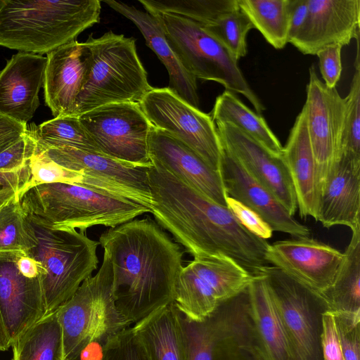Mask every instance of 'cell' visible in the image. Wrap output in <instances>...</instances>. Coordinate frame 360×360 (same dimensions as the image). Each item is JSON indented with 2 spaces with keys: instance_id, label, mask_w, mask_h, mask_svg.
Instances as JSON below:
<instances>
[{
  "instance_id": "39",
  "label": "cell",
  "mask_w": 360,
  "mask_h": 360,
  "mask_svg": "<svg viewBox=\"0 0 360 360\" xmlns=\"http://www.w3.org/2000/svg\"><path fill=\"white\" fill-rule=\"evenodd\" d=\"M94 360H147L131 326L111 338Z\"/></svg>"
},
{
  "instance_id": "46",
  "label": "cell",
  "mask_w": 360,
  "mask_h": 360,
  "mask_svg": "<svg viewBox=\"0 0 360 360\" xmlns=\"http://www.w3.org/2000/svg\"><path fill=\"white\" fill-rule=\"evenodd\" d=\"M27 130V124L0 114V153L18 141Z\"/></svg>"
},
{
  "instance_id": "49",
  "label": "cell",
  "mask_w": 360,
  "mask_h": 360,
  "mask_svg": "<svg viewBox=\"0 0 360 360\" xmlns=\"http://www.w3.org/2000/svg\"><path fill=\"white\" fill-rule=\"evenodd\" d=\"M10 347L11 344L0 314V351H6Z\"/></svg>"
},
{
  "instance_id": "45",
  "label": "cell",
  "mask_w": 360,
  "mask_h": 360,
  "mask_svg": "<svg viewBox=\"0 0 360 360\" xmlns=\"http://www.w3.org/2000/svg\"><path fill=\"white\" fill-rule=\"evenodd\" d=\"M322 350L323 360H344L333 313L323 316Z\"/></svg>"
},
{
  "instance_id": "5",
  "label": "cell",
  "mask_w": 360,
  "mask_h": 360,
  "mask_svg": "<svg viewBox=\"0 0 360 360\" xmlns=\"http://www.w3.org/2000/svg\"><path fill=\"white\" fill-rule=\"evenodd\" d=\"M181 324L187 360H271L257 323L249 285L200 321L181 315Z\"/></svg>"
},
{
  "instance_id": "15",
  "label": "cell",
  "mask_w": 360,
  "mask_h": 360,
  "mask_svg": "<svg viewBox=\"0 0 360 360\" xmlns=\"http://www.w3.org/2000/svg\"><path fill=\"white\" fill-rule=\"evenodd\" d=\"M38 152H43L60 166L81 174L82 186L132 201L150 210L152 198L147 175L149 167L69 147Z\"/></svg>"
},
{
  "instance_id": "22",
  "label": "cell",
  "mask_w": 360,
  "mask_h": 360,
  "mask_svg": "<svg viewBox=\"0 0 360 360\" xmlns=\"http://www.w3.org/2000/svg\"><path fill=\"white\" fill-rule=\"evenodd\" d=\"M220 174L227 196L257 213L273 231L285 233L296 238L309 236V229L291 216L278 200L224 148Z\"/></svg>"
},
{
  "instance_id": "27",
  "label": "cell",
  "mask_w": 360,
  "mask_h": 360,
  "mask_svg": "<svg viewBox=\"0 0 360 360\" xmlns=\"http://www.w3.org/2000/svg\"><path fill=\"white\" fill-rule=\"evenodd\" d=\"M131 328L147 360H187L181 315L174 303L152 312Z\"/></svg>"
},
{
  "instance_id": "38",
  "label": "cell",
  "mask_w": 360,
  "mask_h": 360,
  "mask_svg": "<svg viewBox=\"0 0 360 360\" xmlns=\"http://www.w3.org/2000/svg\"><path fill=\"white\" fill-rule=\"evenodd\" d=\"M30 178L22 195L32 187L41 184L60 183L82 185V176L81 174L56 163L43 152L37 151L32 156L30 162Z\"/></svg>"
},
{
  "instance_id": "18",
  "label": "cell",
  "mask_w": 360,
  "mask_h": 360,
  "mask_svg": "<svg viewBox=\"0 0 360 360\" xmlns=\"http://www.w3.org/2000/svg\"><path fill=\"white\" fill-rule=\"evenodd\" d=\"M19 252H0V314L11 347L46 315L41 275L28 278L20 273Z\"/></svg>"
},
{
  "instance_id": "34",
  "label": "cell",
  "mask_w": 360,
  "mask_h": 360,
  "mask_svg": "<svg viewBox=\"0 0 360 360\" xmlns=\"http://www.w3.org/2000/svg\"><path fill=\"white\" fill-rule=\"evenodd\" d=\"M148 13L174 14L202 26L239 9L238 0H139Z\"/></svg>"
},
{
  "instance_id": "30",
  "label": "cell",
  "mask_w": 360,
  "mask_h": 360,
  "mask_svg": "<svg viewBox=\"0 0 360 360\" xmlns=\"http://www.w3.org/2000/svg\"><path fill=\"white\" fill-rule=\"evenodd\" d=\"M11 347L12 360H65L62 329L56 311L37 321Z\"/></svg>"
},
{
  "instance_id": "25",
  "label": "cell",
  "mask_w": 360,
  "mask_h": 360,
  "mask_svg": "<svg viewBox=\"0 0 360 360\" xmlns=\"http://www.w3.org/2000/svg\"><path fill=\"white\" fill-rule=\"evenodd\" d=\"M104 2L130 20L140 30L146 45L157 55L168 72V88L183 101L200 109L196 79L181 65L155 17L123 2L112 0Z\"/></svg>"
},
{
  "instance_id": "40",
  "label": "cell",
  "mask_w": 360,
  "mask_h": 360,
  "mask_svg": "<svg viewBox=\"0 0 360 360\" xmlns=\"http://www.w3.org/2000/svg\"><path fill=\"white\" fill-rule=\"evenodd\" d=\"M333 314L343 359L360 360V314L335 312Z\"/></svg>"
},
{
  "instance_id": "4",
  "label": "cell",
  "mask_w": 360,
  "mask_h": 360,
  "mask_svg": "<svg viewBox=\"0 0 360 360\" xmlns=\"http://www.w3.org/2000/svg\"><path fill=\"white\" fill-rule=\"evenodd\" d=\"M112 284V265L104 252L97 273L56 310L65 360H86L91 353L94 359L111 338L131 326L115 305Z\"/></svg>"
},
{
  "instance_id": "1",
  "label": "cell",
  "mask_w": 360,
  "mask_h": 360,
  "mask_svg": "<svg viewBox=\"0 0 360 360\" xmlns=\"http://www.w3.org/2000/svg\"><path fill=\"white\" fill-rule=\"evenodd\" d=\"M148 168L150 212L194 258L224 255L253 276L268 263L269 244L248 231L219 205L158 165Z\"/></svg>"
},
{
  "instance_id": "16",
  "label": "cell",
  "mask_w": 360,
  "mask_h": 360,
  "mask_svg": "<svg viewBox=\"0 0 360 360\" xmlns=\"http://www.w3.org/2000/svg\"><path fill=\"white\" fill-rule=\"evenodd\" d=\"M224 148L267 188L293 216L297 208L294 187L283 155H278L259 141L226 122H214Z\"/></svg>"
},
{
  "instance_id": "48",
  "label": "cell",
  "mask_w": 360,
  "mask_h": 360,
  "mask_svg": "<svg viewBox=\"0 0 360 360\" xmlns=\"http://www.w3.org/2000/svg\"><path fill=\"white\" fill-rule=\"evenodd\" d=\"M17 266L20 273L28 278H37L41 274L42 267L34 259L20 252L17 260Z\"/></svg>"
},
{
  "instance_id": "9",
  "label": "cell",
  "mask_w": 360,
  "mask_h": 360,
  "mask_svg": "<svg viewBox=\"0 0 360 360\" xmlns=\"http://www.w3.org/2000/svg\"><path fill=\"white\" fill-rule=\"evenodd\" d=\"M165 37L184 68L196 79L214 81L244 96L261 115L264 106L250 87L236 60L201 25L184 17L155 13Z\"/></svg>"
},
{
  "instance_id": "33",
  "label": "cell",
  "mask_w": 360,
  "mask_h": 360,
  "mask_svg": "<svg viewBox=\"0 0 360 360\" xmlns=\"http://www.w3.org/2000/svg\"><path fill=\"white\" fill-rule=\"evenodd\" d=\"M31 129L37 141V151L69 147L101 154L78 116H57Z\"/></svg>"
},
{
  "instance_id": "42",
  "label": "cell",
  "mask_w": 360,
  "mask_h": 360,
  "mask_svg": "<svg viewBox=\"0 0 360 360\" xmlns=\"http://www.w3.org/2000/svg\"><path fill=\"white\" fill-rule=\"evenodd\" d=\"M226 201L227 208L248 231L264 240L272 237L273 230L257 213L231 197L227 196Z\"/></svg>"
},
{
  "instance_id": "41",
  "label": "cell",
  "mask_w": 360,
  "mask_h": 360,
  "mask_svg": "<svg viewBox=\"0 0 360 360\" xmlns=\"http://www.w3.org/2000/svg\"><path fill=\"white\" fill-rule=\"evenodd\" d=\"M37 143L32 129H28L15 143L0 153V172H15L27 167L37 153Z\"/></svg>"
},
{
  "instance_id": "43",
  "label": "cell",
  "mask_w": 360,
  "mask_h": 360,
  "mask_svg": "<svg viewBox=\"0 0 360 360\" xmlns=\"http://www.w3.org/2000/svg\"><path fill=\"white\" fill-rule=\"evenodd\" d=\"M342 48L341 46H329L316 54L323 83L329 88H335L340 78Z\"/></svg>"
},
{
  "instance_id": "8",
  "label": "cell",
  "mask_w": 360,
  "mask_h": 360,
  "mask_svg": "<svg viewBox=\"0 0 360 360\" xmlns=\"http://www.w3.org/2000/svg\"><path fill=\"white\" fill-rule=\"evenodd\" d=\"M27 217L37 245L26 255L42 267L41 280L48 314L69 300L97 269L99 242L76 229L49 226Z\"/></svg>"
},
{
  "instance_id": "26",
  "label": "cell",
  "mask_w": 360,
  "mask_h": 360,
  "mask_svg": "<svg viewBox=\"0 0 360 360\" xmlns=\"http://www.w3.org/2000/svg\"><path fill=\"white\" fill-rule=\"evenodd\" d=\"M283 157L294 187L300 216H310L317 221L320 198L304 107L283 147Z\"/></svg>"
},
{
  "instance_id": "14",
  "label": "cell",
  "mask_w": 360,
  "mask_h": 360,
  "mask_svg": "<svg viewBox=\"0 0 360 360\" xmlns=\"http://www.w3.org/2000/svg\"><path fill=\"white\" fill-rule=\"evenodd\" d=\"M309 72L303 107L321 198L342 154L347 104L345 98L339 94L335 87L329 88L320 80L313 65Z\"/></svg>"
},
{
  "instance_id": "24",
  "label": "cell",
  "mask_w": 360,
  "mask_h": 360,
  "mask_svg": "<svg viewBox=\"0 0 360 360\" xmlns=\"http://www.w3.org/2000/svg\"><path fill=\"white\" fill-rule=\"evenodd\" d=\"M317 221L326 228L360 225V155L342 154L321 193Z\"/></svg>"
},
{
  "instance_id": "11",
  "label": "cell",
  "mask_w": 360,
  "mask_h": 360,
  "mask_svg": "<svg viewBox=\"0 0 360 360\" xmlns=\"http://www.w3.org/2000/svg\"><path fill=\"white\" fill-rule=\"evenodd\" d=\"M253 277L229 257H195L179 273L173 303L183 316L200 321L247 288Z\"/></svg>"
},
{
  "instance_id": "7",
  "label": "cell",
  "mask_w": 360,
  "mask_h": 360,
  "mask_svg": "<svg viewBox=\"0 0 360 360\" xmlns=\"http://www.w3.org/2000/svg\"><path fill=\"white\" fill-rule=\"evenodd\" d=\"M93 60L88 80L77 96L73 116L110 103H138L153 88L134 39L109 31L86 41Z\"/></svg>"
},
{
  "instance_id": "3",
  "label": "cell",
  "mask_w": 360,
  "mask_h": 360,
  "mask_svg": "<svg viewBox=\"0 0 360 360\" xmlns=\"http://www.w3.org/2000/svg\"><path fill=\"white\" fill-rule=\"evenodd\" d=\"M98 0H0V46L42 55L99 22Z\"/></svg>"
},
{
  "instance_id": "17",
  "label": "cell",
  "mask_w": 360,
  "mask_h": 360,
  "mask_svg": "<svg viewBox=\"0 0 360 360\" xmlns=\"http://www.w3.org/2000/svg\"><path fill=\"white\" fill-rule=\"evenodd\" d=\"M266 258L269 265L321 293L332 284L343 253L324 243L302 237L269 244Z\"/></svg>"
},
{
  "instance_id": "31",
  "label": "cell",
  "mask_w": 360,
  "mask_h": 360,
  "mask_svg": "<svg viewBox=\"0 0 360 360\" xmlns=\"http://www.w3.org/2000/svg\"><path fill=\"white\" fill-rule=\"evenodd\" d=\"M249 288L257 323L271 360H292L264 275L254 276Z\"/></svg>"
},
{
  "instance_id": "23",
  "label": "cell",
  "mask_w": 360,
  "mask_h": 360,
  "mask_svg": "<svg viewBox=\"0 0 360 360\" xmlns=\"http://www.w3.org/2000/svg\"><path fill=\"white\" fill-rule=\"evenodd\" d=\"M47 58L18 52L0 71V114L25 124L39 105Z\"/></svg>"
},
{
  "instance_id": "13",
  "label": "cell",
  "mask_w": 360,
  "mask_h": 360,
  "mask_svg": "<svg viewBox=\"0 0 360 360\" xmlns=\"http://www.w3.org/2000/svg\"><path fill=\"white\" fill-rule=\"evenodd\" d=\"M78 117L101 154L138 166L153 165L148 153L152 124L139 103L107 104Z\"/></svg>"
},
{
  "instance_id": "20",
  "label": "cell",
  "mask_w": 360,
  "mask_h": 360,
  "mask_svg": "<svg viewBox=\"0 0 360 360\" xmlns=\"http://www.w3.org/2000/svg\"><path fill=\"white\" fill-rule=\"evenodd\" d=\"M149 158L186 184L214 202L226 207L220 172L211 168L195 152L167 132L152 126Z\"/></svg>"
},
{
  "instance_id": "35",
  "label": "cell",
  "mask_w": 360,
  "mask_h": 360,
  "mask_svg": "<svg viewBox=\"0 0 360 360\" xmlns=\"http://www.w3.org/2000/svg\"><path fill=\"white\" fill-rule=\"evenodd\" d=\"M37 245L34 228L20 200L13 198L0 205V252L27 254Z\"/></svg>"
},
{
  "instance_id": "29",
  "label": "cell",
  "mask_w": 360,
  "mask_h": 360,
  "mask_svg": "<svg viewBox=\"0 0 360 360\" xmlns=\"http://www.w3.org/2000/svg\"><path fill=\"white\" fill-rule=\"evenodd\" d=\"M212 117L214 122H226L248 134L273 153L282 155L283 147L266 120L247 107L234 93L225 90L215 101Z\"/></svg>"
},
{
  "instance_id": "2",
  "label": "cell",
  "mask_w": 360,
  "mask_h": 360,
  "mask_svg": "<svg viewBox=\"0 0 360 360\" xmlns=\"http://www.w3.org/2000/svg\"><path fill=\"white\" fill-rule=\"evenodd\" d=\"M98 242L111 262L115 305L131 326L173 303L184 252L157 222L134 219Z\"/></svg>"
},
{
  "instance_id": "37",
  "label": "cell",
  "mask_w": 360,
  "mask_h": 360,
  "mask_svg": "<svg viewBox=\"0 0 360 360\" xmlns=\"http://www.w3.org/2000/svg\"><path fill=\"white\" fill-rule=\"evenodd\" d=\"M356 41V55L354 60L355 71L351 82L349 92L345 97L347 109L342 143V153H352L360 155V59L359 38Z\"/></svg>"
},
{
  "instance_id": "21",
  "label": "cell",
  "mask_w": 360,
  "mask_h": 360,
  "mask_svg": "<svg viewBox=\"0 0 360 360\" xmlns=\"http://www.w3.org/2000/svg\"><path fill=\"white\" fill-rule=\"evenodd\" d=\"M44 99L56 117L72 115L75 101L91 71L93 54L85 41L76 40L47 54Z\"/></svg>"
},
{
  "instance_id": "12",
  "label": "cell",
  "mask_w": 360,
  "mask_h": 360,
  "mask_svg": "<svg viewBox=\"0 0 360 360\" xmlns=\"http://www.w3.org/2000/svg\"><path fill=\"white\" fill-rule=\"evenodd\" d=\"M139 104L153 127L184 143L220 172L223 147L212 116L191 106L168 87L152 88Z\"/></svg>"
},
{
  "instance_id": "32",
  "label": "cell",
  "mask_w": 360,
  "mask_h": 360,
  "mask_svg": "<svg viewBox=\"0 0 360 360\" xmlns=\"http://www.w3.org/2000/svg\"><path fill=\"white\" fill-rule=\"evenodd\" d=\"M239 9L274 48L288 43L290 0H238Z\"/></svg>"
},
{
  "instance_id": "36",
  "label": "cell",
  "mask_w": 360,
  "mask_h": 360,
  "mask_svg": "<svg viewBox=\"0 0 360 360\" xmlns=\"http://www.w3.org/2000/svg\"><path fill=\"white\" fill-rule=\"evenodd\" d=\"M237 60L248 51L246 37L253 26L240 9L224 15L214 23L202 26Z\"/></svg>"
},
{
  "instance_id": "19",
  "label": "cell",
  "mask_w": 360,
  "mask_h": 360,
  "mask_svg": "<svg viewBox=\"0 0 360 360\" xmlns=\"http://www.w3.org/2000/svg\"><path fill=\"white\" fill-rule=\"evenodd\" d=\"M305 22L290 43L303 54L316 55L359 37L360 0H307Z\"/></svg>"
},
{
  "instance_id": "6",
  "label": "cell",
  "mask_w": 360,
  "mask_h": 360,
  "mask_svg": "<svg viewBox=\"0 0 360 360\" xmlns=\"http://www.w3.org/2000/svg\"><path fill=\"white\" fill-rule=\"evenodd\" d=\"M19 200L25 212L41 223L82 233L98 225L112 228L150 212L132 201L69 184L32 187Z\"/></svg>"
},
{
  "instance_id": "47",
  "label": "cell",
  "mask_w": 360,
  "mask_h": 360,
  "mask_svg": "<svg viewBox=\"0 0 360 360\" xmlns=\"http://www.w3.org/2000/svg\"><path fill=\"white\" fill-rule=\"evenodd\" d=\"M308 13L307 0H290L288 42L297 35L302 29Z\"/></svg>"
},
{
  "instance_id": "28",
  "label": "cell",
  "mask_w": 360,
  "mask_h": 360,
  "mask_svg": "<svg viewBox=\"0 0 360 360\" xmlns=\"http://www.w3.org/2000/svg\"><path fill=\"white\" fill-rule=\"evenodd\" d=\"M352 232L332 284L320 293L332 313L360 314V225Z\"/></svg>"
},
{
  "instance_id": "44",
  "label": "cell",
  "mask_w": 360,
  "mask_h": 360,
  "mask_svg": "<svg viewBox=\"0 0 360 360\" xmlns=\"http://www.w3.org/2000/svg\"><path fill=\"white\" fill-rule=\"evenodd\" d=\"M30 178V164L18 172H0V205H4L13 198L20 200Z\"/></svg>"
},
{
  "instance_id": "10",
  "label": "cell",
  "mask_w": 360,
  "mask_h": 360,
  "mask_svg": "<svg viewBox=\"0 0 360 360\" xmlns=\"http://www.w3.org/2000/svg\"><path fill=\"white\" fill-rule=\"evenodd\" d=\"M263 274L287 338L292 360H323V316L330 311L321 295L274 266Z\"/></svg>"
}]
</instances>
